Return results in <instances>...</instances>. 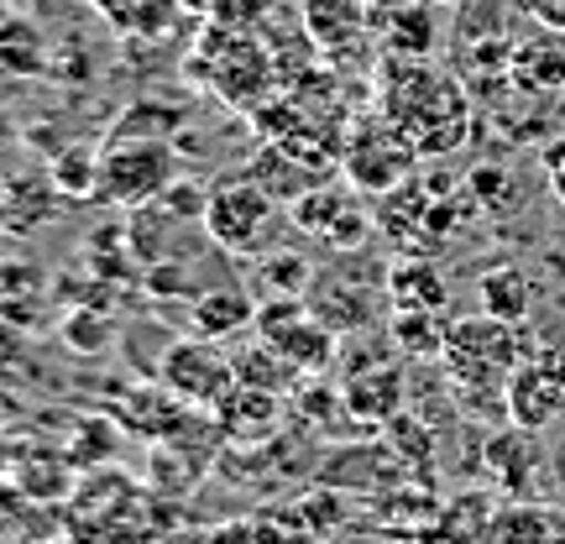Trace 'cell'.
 Listing matches in <instances>:
<instances>
[{
	"label": "cell",
	"instance_id": "cell-4",
	"mask_svg": "<svg viewBox=\"0 0 565 544\" xmlns=\"http://www.w3.org/2000/svg\"><path fill=\"white\" fill-rule=\"evenodd\" d=\"M440 362L450 366V377H456L471 398H477V393L503 398L508 377L519 372V324H503V320H492V314L450 324V330H445Z\"/></svg>",
	"mask_w": 565,
	"mask_h": 544
},
{
	"label": "cell",
	"instance_id": "cell-14",
	"mask_svg": "<svg viewBox=\"0 0 565 544\" xmlns=\"http://www.w3.org/2000/svg\"><path fill=\"white\" fill-rule=\"evenodd\" d=\"M63 189L53 183V173H17L11 179V236H32L38 225H47L58 215Z\"/></svg>",
	"mask_w": 565,
	"mask_h": 544
},
{
	"label": "cell",
	"instance_id": "cell-33",
	"mask_svg": "<svg viewBox=\"0 0 565 544\" xmlns=\"http://www.w3.org/2000/svg\"><path fill=\"white\" fill-rule=\"evenodd\" d=\"M366 6H383V11H404V6H414V0H366Z\"/></svg>",
	"mask_w": 565,
	"mask_h": 544
},
{
	"label": "cell",
	"instance_id": "cell-6",
	"mask_svg": "<svg viewBox=\"0 0 565 544\" xmlns=\"http://www.w3.org/2000/svg\"><path fill=\"white\" fill-rule=\"evenodd\" d=\"M162 387L183 398L189 408H221L231 393H236V362L221 351V341H204V335H189V341H173L168 356L158 366Z\"/></svg>",
	"mask_w": 565,
	"mask_h": 544
},
{
	"label": "cell",
	"instance_id": "cell-20",
	"mask_svg": "<svg viewBox=\"0 0 565 544\" xmlns=\"http://www.w3.org/2000/svg\"><path fill=\"white\" fill-rule=\"evenodd\" d=\"M387 38H398L393 42V58H424L429 53V17H424V6H404V11H387Z\"/></svg>",
	"mask_w": 565,
	"mask_h": 544
},
{
	"label": "cell",
	"instance_id": "cell-9",
	"mask_svg": "<svg viewBox=\"0 0 565 544\" xmlns=\"http://www.w3.org/2000/svg\"><path fill=\"white\" fill-rule=\"evenodd\" d=\"M189 324H194V335H204V341H231V335L257 330V303H252V294L236 288V282L200 288L194 303H189Z\"/></svg>",
	"mask_w": 565,
	"mask_h": 544
},
{
	"label": "cell",
	"instance_id": "cell-25",
	"mask_svg": "<svg viewBox=\"0 0 565 544\" xmlns=\"http://www.w3.org/2000/svg\"><path fill=\"white\" fill-rule=\"evenodd\" d=\"M152 204L173 210V215H183V221L204 225V204H210V189H204V183H194V179H183V173H179V179L162 189V200H152Z\"/></svg>",
	"mask_w": 565,
	"mask_h": 544
},
{
	"label": "cell",
	"instance_id": "cell-16",
	"mask_svg": "<svg viewBox=\"0 0 565 544\" xmlns=\"http://www.w3.org/2000/svg\"><path fill=\"white\" fill-rule=\"evenodd\" d=\"M95 11L126 38H158L173 26L179 0H95Z\"/></svg>",
	"mask_w": 565,
	"mask_h": 544
},
{
	"label": "cell",
	"instance_id": "cell-30",
	"mask_svg": "<svg viewBox=\"0 0 565 544\" xmlns=\"http://www.w3.org/2000/svg\"><path fill=\"white\" fill-rule=\"evenodd\" d=\"M17 137H21V131H17V121H11V110L0 105V152H6V147H11Z\"/></svg>",
	"mask_w": 565,
	"mask_h": 544
},
{
	"label": "cell",
	"instance_id": "cell-19",
	"mask_svg": "<svg viewBox=\"0 0 565 544\" xmlns=\"http://www.w3.org/2000/svg\"><path fill=\"white\" fill-rule=\"evenodd\" d=\"M513 74H519V84L524 89H545V74H550V84L561 89L565 84V42H555V32L550 38H534V42H524L519 53H513Z\"/></svg>",
	"mask_w": 565,
	"mask_h": 544
},
{
	"label": "cell",
	"instance_id": "cell-34",
	"mask_svg": "<svg viewBox=\"0 0 565 544\" xmlns=\"http://www.w3.org/2000/svg\"><path fill=\"white\" fill-rule=\"evenodd\" d=\"M0 21H6V0H0Z\"/></svg>",
	"mask_w": 565,
	"mask_h": 544
},
{
	"label": "cell",
	"instance_id": "cell-32",
	"mask_svg": "<svg viewBox=\"0 0 565 544\" xmlns=\"http://www.w3.org/2000/svg\"><path fill=\"white\" fill-rule=\"evenodd\" d=\"M183 11H204V17H215L221 11V0H179Z\"/></svg>",
	"mask_w": 565,
	"mask_h": 544
},
{
	"label": "cell",
	"instance_id": "cell-8",
	"mask_svg": "<svg viewBox=\"0 0 565 544\" xmlns=\"http://www.w3.org/2000/svg\"><path fill=\"white\" fill-rule=\"evenodd\" d=\"M246 179L257 183V189H267L278 204H294V200H303L309 189L330 183L335 173L320 168V162H309L303 152H294V147H282V141H267L263 152L246 162Z\"/></svg>",
	"mask_w": 565,
	"mask_h": 544
},
{
	"label": "cell",
	"instance_id": "cell-12",
	"mask_svg": "<svg viewBox=\"0 0 565 544\" xmlns=\"http://www.w3.org/2000/svg\"><path fill=\"white\" fill-rule=\"evenodd\" d=\"M341 404L366 424H383V419H398L404 408V372L398 366H377V372H356L345 377L341 387Z\"/></svg>",
	"mask_w": 565,
	"mask_h": 544
},
{
	"label": "cell",
	"instance_id": "cell-1",
	"mask_svg": "<svg viewBox=\"0 0 565 544\" xmlns=\"http://www.w3.org/2000/svg\"><path fill=\"white\" fill-rule=\"evenodd\" d=\"M377 110H387L419 141L424 158H445L466 141L471 126V105H466L461 84L445 79L440 68L424 58H383L377 68Z\"/></svg>",
	"mask_w": 565,
	"mask_h": 544
},
{
	"label": "cell",
	"instance_id": "cell-2",
	"mask_svg": "<svg viewBox=\"0 0 565 544\" xmlns=\"http://www.w3.org/2000/svg\"><path fill=\"white\" fill-rule=\"evenodd\" d=\"M288 204H278L252 179H231L210 189L204 204V236L225 257H267L278 252V236L288 231Z\"/></svg>",
	"mask_w": 565,
	"mask_h": 544
},
{
	"label": "cell",
	"instance_id": "cell-15",
	"mask_svg": "<svg viewBox=\"0 0 565 544\" xmlns=\"http://www.w3.org/2000/svg\"><path fill=\"white\" fill-rule=\"evenodd\" d=\"M387 299H393V309L440 314L450 294H445V278L435 273V267H424L419 257H408V263H398L393 273H387Z\"/></svg>",
	"mask_w": 565,
	"mask_h": 544
},
{
	"label": "cell",
	"instance_id": "cell-22",
	"mask_svg": "<svg viewBox=\"0 0 565 544\" xmlns=\"http://www.w3.org/2000/svg\"><path fill=\"white\" fill-rule=\"evenodd\" d=\"M215 544H294V534L278 524V519H231V524H215L210 529Z\"/></svg>",
	"mask_w": 565,
	"mask_h": 544
},
{
	"label": "cell",
	"instance_id": "cell-23",
	"mask_svg": "<svg viewBox=\"0 0 565 544\" xmlns=\"http://www.w3.org/2000/svg\"><path fill=\"white\" fill-rule=\"evenodd\" d=\"M179 110H168V105H152V100H141L131 105L121 116V126H116V137H168V131H179Z\"/></svg>",
	"mask_w": 565,
	"mask_h": 544
},
{
	"label": "cell",
	"instance_id": "cell-21",
	"mask_svg": "<svg viewBox=\"0 0 565 544\" xmlns=\"http://www.w3.org/2000/svg\"><path fill=\"white\" fill-rule=\"evenodd\" d=\"M393 335H398L404 351H429V356L445 351V330L435 324V314H419V309H398L393 314Z\"/></svg>",
	"mask_w": 565,
	"mask_h": 544
},
{
	"label": "cell",
	"instance_id": "cell-24",
	"mask_svg": "<svg viewBox=\"0 0 565 544\" xmlns=\"http://www.w3.org/2000/svg\"><path fill=\"white\" fill-rule=\"evenodd\" d=\"M110 330H116V324L105 320V314L79 309V314H68V320H63V341L74 345V351H89V356H95V351L110 345Z\"/></svg>",
	"mask_w": 565,
	"mask_h": 544
},
{
	"label": "cell",
	"instance_id": "cell-28",
	"mask_svg": "<svg viewBox=\"0 0 565 544\" xmlns=\"http://www.w3.org/2000/svg\"><path fill=\"white\" fill-rule=\"evenodd\" d=\"M545 173H550V183H555V194L565 200V137H555L545 147Z\"/></svg>",
	"mask_w": 565,
	"mask_h": 544
},
{
	"label": "cell",
	"instance_id": "cell-17",
	"mask_svg": "<svg viewBox=\"0 0 565 544\" xmlns=\"http://www.w3.org/2000/svg\"><path fill=\"white\" fill-rule=\"evenodd\" d=\"M47 173L63 189V200H100V152L89 141H68L58 158H47Z\"/></svg>",
	"mask_w": 565,
	"mask_h": 544
},
{
	"label": "cell",
	"instance_id": "cell-5",
	"mask_svg": "<svg viewBox=\"0 0 565 544\" xmlns=\"http://www.w3.org/2000/svg\"><path fill=\"white\" fill-rule=\"evenodd\" d=\"M173 179H179V152L168 137H110L100 152V200L116 210L162 200Z\"/></svg>",
	"mask_w": 565,
	"mask_h": 544
},
{
	"label": "cell",
	"instance_id": "cell-11",
	"mask_svg": "<svg viewBox=\"0 0 565 544\" xmlns=\"http://www.w3.org/2000/svg\"><path fill=\"white\" fill-rule=\"evenodd\" d=\"M299 21L320 53H335L366 38V0H299Z\"/></svg>",
	"mask_w": 565,
	"mask_h": 544
},
{
	"label": "cell",
	"instance_id": "cell-7",
	"mask_svg": "<svg viewBox=\"0 0 565 544\" xmlns=\"http://www.w3.org/2000/svg\"><path fill=\"white\" fill-rule=\"evenodd\" d=\"M288 221L299 225L303 236L330 242V246H356V242H366V231H372L366 210L351 200V194H341V183L335 179L320 183V189H309L303 200L288 204Z\"/></svg>",
	"mask_w": 565,
	"mask_h": 544
},
{
	"label": "cell",
	"instance_id": "cell-26",
	"mask_svg": "<svg viewBox=\"0 0 565 544\" xmlns=\"http://www.w3.org/2000/svg\"><path fill=\"white\" fill-rule=\"evenodd\" d=\"M263 278L267 294H288V299H303V282H309V267L299 257H282V252H267L263 257Z\"/></svg>",
	"mask_w": 565,
	"mask_h": 544
},
{
	"label": "cell",
	"instance_id": "cell-18",
	"mask_svg": "<svg viewBox=\"0 0 565 544\" xmlns=\"http://www.w3.org/2000/svg\"><path fill=\"white\" fill-rule=\"evenodd\" d=\"M477 303H482V314H492V320L519 324L529 314V303H534L529 299V278L519 267H492L477 282Z\"/></svg>",
	"mask_w": 565,
	"mask_h": 544
},
{
	"label": "cell",
	"instance_id": "cell-3",
	"mask_svg": "<svg viewBox=\"0 0 565 544\" xmlns=\"http://www.w3.org/2000/svg\"><path fill=\"white\" fill-rule=\"evenodd\" d=\"M419 158H424L419 141L408 137L387 110H366V116H356V121L345 126L341 168H345V183H351L356 194H372V200L393 194L398 183L414 179Z\"/></svg>",
	"mask_w": 565,
	"mask_h": 544
},
{
	"label": "cell",
	"instance_id": "cell-13",
	"mask_svg": "<svg viewBox=\"0 0 565 544\" xmlns=\"http://www.w3.org/2000/svg\"><path fill=\"white\" fill-rule=\"evenodd\" d=\"M0 74H11V79H42V74H53V47H47L38 21H26V17L0 21Z\"/></svg>",
	"mask_w": 565,
	"mask_h": 544
},
{
	"label": "cell",
	"instance_id": "cell-31",
	"mask_svg": "<svg viewBox=\"0 0 565 544\" xmlns=\"http://www.w3.org/2000/svg\"><path fill=\"white\" fill-rule=\"evenodd\" d=\"M11 225V179H0V231Z\"/></svg>",
	"mask_w": 565,
	"mask_h": 544
},
{
	"label": "cell",
	"instance_id": "cell-29",
	"mask_svg": "<svg viewBox=\"0 0 565 544\" xmlns=\"http://www.w3.org/2000/svg\"><path fill=\"white\" fill-rule=\"evenodd\" d=\"M158 544H215V540H210V529H173V534H162Z\"/></svg>",
	"mask_w": 565,
	"mask_h": 544
},
{
	"label": "cell",
	"instance_id": "cell-10",
	"mask_svg": "<svg viewBox=\"0 0 565 544\" xmlns=\"http://www.w3.org/2000/svg\"><path fill=\"white\" fill-rule=\"evenodd\" d=\"M503 408L524 424V429H540V424H550L565 408V383L550 372L545 362H540V366H519V372L508 377Z\"/></svg>",
	"mask_w": 565,
	"mask_h": 544
},
{
	"label": "cell",
	"instance_id": "cell-27",
	"mask_svg": "<svg viewBox=\"0 0 565 544\" xmlns=\"http://www.w3.org/2000/svg\"><path fill=\"white\" fill-rule=\"evenodd\" d=\"M524 11H529L534 21H540L545 32L565 38V0H524Z\"/></svg>",
	"mask_w": 565,
	"mask_h": 544
}]
</instances>
